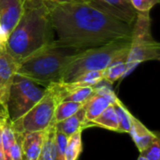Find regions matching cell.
I'll return each mask as SVG.
<instances>
[{"mask_svg":"<svg viewBox=\"0 0 160 160\" xmlns=\"http://www.w3.org/2000/svg\"><path fill=\"white\" fill-rule=\"evenodd\" d=\"M57 38L53 45L82 52L120 38H130L133 23L102 0L46 3Z\"/></svg>","mask_w":160,"mask_h":160,"instance_id":"1","label":"cell"},{"mask_svg":"<svg viewBox=\"0 0 160 160\" xmlns=\"http://www.w3.org/2000/svg\"><path fill=\"white\" fill-rule=\"evenodd\" d=\"M48 5L39 0H23L21 19L5 45L19 64L32 54L50 47L55 40Z\"/></svg>","mask_w":160,"mask_h":160,"instance_id":"2","label":"cell"},{"mask_svg":"<svg viewBox=\"0 0 160 160\" xmlns=\"http://www.w3.org/2000/svg\"><path fill=\"white\" fill-rule=\"evenodd\" d=\"M78 52L72 49L57 47L52 43L20 62L17 74L47 88L51 84L62 82L68 66Z\"/></svg>","mask_w":160,"mask_h":160,"instance_id":"3","label":"cell"},{"mask_svg":"<svg viewBox=\"0 0 160 160\" xmlns=\"http://www.w3.org/2000/svg\"><path fill=\"white\" fill-rule=\"evenodd\" d=\"M130 38H120L106 45L79 52L68 66L62 82H71L80 75L95 70H104L114 60L128 55Z\"/></svg>","mask_w":160,"mask_h":160,"instance_id":"4","label":"cell"},{"mask_svg":"<svg viewBox=\"0 0 160 160\" xmlns=\"http://www.w3.org/2000/svg\"><path fill=\"white\" fill-rule=\"evenodd\" d=\"M151 22L150 12H137L127 56L128 74L143 62L160 59V44L152 36Z\"/></svg>","mask_w":160,"mask_h":160,"instance_id":"5","label":"cell"},{"mask_svg":"<svg viewBox=\"0 0 160 160\" xmlns=\"http://www.w3.org/2000/svg\"><path fill=\"white\" fill-rule=\"evenodd\" d=\"M46 87L34 81L16 74L8 90L6 108L10 122H14L38 102L46 92Z\"/></svg>","mask_w":160,"mask_h":160,"instance_id":"6","label":"cell"},{"mask_svg":"<svg viewBox=\"0 0 160 160\" xmlns=\"http://www.w3.org/2000/svg\"><path fill=\"white\" fill-rule=\"evenodd\" d=\"M59 103L53 88L47 87L44 96L19 119L10 122L14 133L25 134L45 130L53 120L54 111Z\"/></svg>","mask_w":160,"mask_h":160,"instance_id":"7","label":"cell"},{"mask_svg":"<svg viewBox=\"0 0 160 160\" xmlns=\"http://www.w3.org/2000/svg\"><path fill=\"white\" fill-rule=\"evenodd\" d=\"M23 10V0H0V48L5 45L19 22Z\"/></svg>","mask_w":160,"mask_h":160,"instance_id":"8","label":"cell"},{"mask_svg":"<svg viewBox=\"0 0 160 160\" xmlns=\"http://www.w3.org/2000/svg\"><path fill=\"white\" fill-rule=\"evenodd\" d=\"M17 69L18 63L5 49L0 48V102L5 105Z\"/></svg>","mask_w":160,"mask_h":160,"instance_id":"9","label":"cell"},{"mask_svg":"<svg viewBox=\"0 0 160 160\" xmlns=\"http://www.w3.org/2000/svg\"><path fill=\"white\" fill-rule=\"evenodd\" d=\"M45 130L22 134V160H38L43 144Z\"/></svg>","mask_w":160,"mask_h":160,"instance_id":"10","label":"cell"},{"mask_svg":"<svg viewBox=\"0 0 160 160\" xmlns=\"http://www.w3.org/2000/svg\"><path fill=\"white\" fill-rule=\"evenodd\" d=\"M87 122L85 120V103L84 105L70 117L56 123L54 125L55 129L65 134L68 138L79 130H82L86 128Z\"/></svg>","mask_w":160,"mask_h":160,"instance_id":"11","label":"cell"},{"mask_svg":"<svg viewBox=\"0 0 160 160\" xmlns=\"http://www.w3.org/2000/svg\"><path fill=\"white\" fill-rule=\"evenodd\" d=\"M128 133L130 134L140 152L145 149L155 139L158 138L156 134L150 131L140 120L134 116L132 117L131 127Z\"/></svg>","mask_w":160,"mask_h":160,"instance_id":"12","label":"cell"},{"mask_svg":"<svg viewBox=\"0 0 160 160\" xmlns=\"http://www.w3.org/2000/svg\"><path fill=\"white\" fill-rule=\"evenodd\" d=\"M112 103L108 98L98 95L94 91L93 96L85 102V120L87 124L100 115Z\"/></svg>","mask_w":160,"mask_h":160,"instance_id":"13","label":"cell"},{"mask_svg":"<svg viewBox=\"0 0 160 160\" xmlns=\"http://www.w3.org/2000/svg\"><path fill=\"white\" fill-rule=\"evenodd\" d=\"M91 126L99 127L102 128L118 132L119 124H118L117 115L113 109L112 104H111L107 109H105V111L100 115H98L96 119H94L93 121L89 122L86 125V127H91Z\"/></svg>","mask_w":160,"mask_h":160,"instance_id":"14","label":"cell"},{"mask_svg":"<svg viewBox=\"0 0 160 160\" xmlns=\"http://www.w3.org/2000/svg\"><path fill=\"white\" fill-rule=\"evenodd\" d=\"M127 56H122L114 60L111 65H109L104 69V81L112 84L122 77L128 75L127 68Z\"/></svg>","mask_w":160,"mask_h":160,"instance_id":"15","label":"cell"},{"mask_svg":"<svg viewBox=\"0 0 160 160\" xmlns=\"http://www.w3.org/2000/svg\"><path fill=\"white\" fill-rule=\"evenodd\" d=\"M52 122L45 130L43 144L38 160H55V127Z\"/></svg>","mask_w":160,"mask_h":160,"instance_id":"16","label":"cell"},{"mask_svg":"<svg viewBox=\"0 0 160 160\" xmlns=\"http://www.w3.org/2000/svg\"><path fill=\"white\" fill-rule=\"evenodd\" d=\"M112 106L118 119V124H119L118 132L128 133L131 127V121L133 115L129 112V111L126 108V106L121 102V100L118 98L112 103Z\"/></svg>","mask_w":160,"mask_h":160,"instance_id":"17","label":"cell"},{"mask_svg":"<svg viewBox=\"0 0 160 160\" xmlns=\"http://www.w3.org/2000/svg\"><path fill=\"white\" fill-rule=\"evenodd\" d=\"M83 105H84V103L71 102V101L59 102L55 108L52 122L54 124H56V123H59V122L70 117L71 115L76 113Z\"/></svg>","mask_w":160,"mask_h":160,"instance_id":"18","label":"cell"},{"mask_svg":"<svg viewBox=\"0 0 160 160\" xmlns=\"http://www.w3.org/2000/svg\"><path fill=\"white\" fill-rule=\"evenodd\" d=\"M82 131L79 130L68 137L66 147V160H77L82 154Z\"/></svg>","mask_w":160,"mask_h":160,"instance_id":"19","label":"cell"},{"mask_svg":"<svg viewBox=\"0 0 160 160\" xmlns=\"http://www.w3.org/2000/svg\"><path fill=\"white\" fill-rule=\"evenodd\" d=\"M104 81V70H95V71H88L85 72L79 77H77L73 82H68L72 83L75 86H91L94 87L95 85L98 84Z\"/></svg>","mask_w":160,"mask_h":160,"instance_id":"20","label":"cell"},{"mask_svg":"<svg viewBox=\"0 0 160 160\" xmlns=\"http://www.w3.org/2000/svg\"><path fill=\"white\" fill-rule=\"evenodd\" d=\"M15 141V133L13 132L10 125V121L8 120L4 126L2 130V139H1V149L3 152L4 160H9L10 151L12 145Z\"/></svg>","mask_w":160,"mask_h":160,"instance_id":"21","label":"cell"},{"mask_svg":"<svg viewBox=\"0 0 160 160\" xmlns=\"http://www.w3.org/2000/svg\"><path fill=\"white\" fill-rule=\"evenodd\" d=\"M102 1H104L109 6L122 12L129 22L134 23V21L137 16V11L134 9L129 0H102Z\"/></svg>","mask_w":160,"mask_h":160,"instance_id":"22","label":"cell"},{"mask_svg":"<svg viewBox=\"0 0 160 160\" xmlns=\"http://www.w3.org/2000/svg\"><path fill=\"white\" fill-rule=\"evenodd\" d=\"M68 137L55 129V160H66Z\"/></svg>","mask_w":160,"mask_h":160,"instance_id":"23","label":"cell"},{"mask_svg":"<svg viewBox=\"0 0 160 160\" xmlns=\"http://www.w3.org/2000/svg\"><path fill=\"white\" fill-rule=\"evenodd\" d=\"M140 153V156L145 158L147 160H160V143L158 137Z\"/></svg>","mask_w":160,"mask_h":160,"instance_id":"24","label":"cell"},{"mask_svg":"<svg viewBox=\"0 0 160 160\" xmlns=\"http://www.w3.org/2000/svg\"><path fill=\"white\" fill-rule=\"evenodd\" d=\"M130 2L137 12H150L160 0H130Z\"/></svg>","mask_w":160,"mask_h":160,"instance_id":"25","label":"cell"},{"mask_svg":"<svg viewBox=\"0 0 160 160\" xmlns=\"http://www.w3.org/2000/svg\"><path fill=\"white\" fill-rule=\"evenodd\" d=\"M8 120L9 119H8V115L6 105L0 102V127L4 126Z\"/></svg>","mask_w":160,"mask_h":160,"instance_id":"26","label":"cell"},{"mask_svg":"<svg viewBox=\"0 0 160 160\" xmlns=\"http://www.w3.org/2000/svg\"><path fill=\"white\" fill-rule=\"evenodd\" d=\"M45 3H50V4H66V3H72V2H79L82 0H39Z\"/></svg>","mask_w":160,"mask_h":160,"instance_id":"27","label":"cell"},{"mask_svg":"<svg viewBox=\"0 0 160 160\" xmlns=\"http://www.w3.org/2000/svg\"><path fill=\"white\" fill-rule=\"evenodd\" d=\"M2 130H3V126L0 127V146H1V139H2Z\"/></svg>","mask_w":160,"mask_h":160,"instance_id":"28","label":"cell"},{"mask_svg":"<svg viewBox=\"0 0 160 160\" xmlns=\"http://www.w3.org/2000/svg\"><path fill=\"white\" fill-rule=\"evenodd\" d=\"M0 160H4V157H3V152H2L1 146H0Z\"/></svg>","mask_w":160,"mask_h":160,"instance_id":"29","label":"cell"},{"mask_svg":"<svg viewBox=\"0 0 160 160\" xmlns=\"http://www.w3.org/2000/svg\"><path fill=\"white\" fill-rule=\"evenodd\" d=\"M138 160H147L145 158H143V157H142V156H140L139 157V158H138Z\"/></svg>","mask_w":160,"mask_h":160,"instance_id":"30","label":"cell"},{"mask_svg":"<svg viewBox=\"0 0 160 160\" xmlns=\"http://www.w3.org/2000/svg\"><path fill=\"white\" fill-rule=\"evenodd\" d=\"M129 1H130V0H129Z\"/></svg>","mask_w":160,"mask_h":160,"instance_id":"31","label":"cell"}]
</instances>
